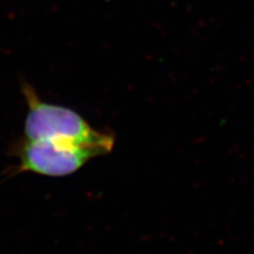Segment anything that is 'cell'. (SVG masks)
Here are the masks:
<instances>
[{"mask_svg": "<svg viewBox=\"0 0 254 254\" xmlns=\"http://www.w3.org/2000/svg\"><path fill=\"white\" fill-rule=\"evenodd\" d=\"M11 155L18 165L9 170L5 179L21 173H34L48 177H65L81 170L90 159L102 156L90 147L54 141H27L13 144Z\"/></svg>", "mask_w": 254, "mask_h": 254, "instance_id": "cell-2", "label": "cell"}, {"mask_svg": "<svg viewBox=\"0 0 254 254\" xmlns=\"http://www.w3.org/2000/svg\"><path fill=\"white\" fill-rule=\"evenodd\" d=\"M28 114L22 139L27 141H54L90 147L102 155L111 153L115 136L94 129L74 110L49 104L37 97L29 84L22 85Z\"/></svg>", "mask_w": 254, "mask_h": 254, "instance_id": "cell-1", "label": "cell"}]
</instances>
